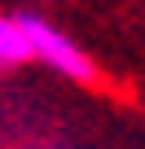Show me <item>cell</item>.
<instances>
[{
    "label": "cell",
    "instance_id": "6da1fadb",
    "mask_svg": "<svg viewBox=\"0 0 145 149\" xmlns=\"http://www.w3.org/2000/svg\"><path fill=\"white\" fill-rule=\"evenodd\" d=\"M22 26H27V40H31V57H44L53 70L70 74V79H84V84L92 79V61H88V53L75 40H66L44 18H22Z\"/></svg>",
    "mask_w": 145,
    "mask_h": 149
},
{
    "label": "cell",
    "instance_id": "7a4b0ae2",
    "mask_svg": "<svg viewBox=\"0 0 145 149\" xmlns=\"http://www.w3.org/2000/svg\"><path fill=\"white\" fill-rule=\"evenodd\" d=\"M27 57H31V40H27L22 18L0 13V66H13V61H27Z\"/></svg>",
    "mask_w": 145,
    "mask_h": 149
}]
</instances>
